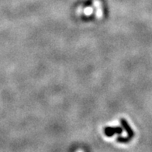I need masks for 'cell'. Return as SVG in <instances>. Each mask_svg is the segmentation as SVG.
<instances>
[{"instance_id": "1", "label": "cell", "mask_w": 152, "mask_h": 152, "mask_svg": "<svg viewBox=\"0 0 152 152\" xmlns=\"http://www.w3.org/2000/svg\"><path fill=\"white\" fill-rule=\"evenodd\" d=\"M123 132V129L121 127H108L105 128L104 133L107 137H112L115 134H121Z\"/></svg>"}, {"instance_id": "3", "label": "cell", "mask_w": 152, "mask_h": 152, "mask_svg": "<svg viewBox=\"0 0 152 152\" xmlns=\"http://www.w3.org/2000/svg\"><path fill=\"white\" fill-rule=\"evenodd\" d=\"M130 140V138L129 137H118V138H117V141H119V142H120V143H127V142H128Z\"/></svg>"}, {"instance_id": "2", "label": "cell", "mask_w": 152, "mask_h": 152, "mask_svg": "<svg viewBox=\"0 0 152 152\" xmlns=\"http://www.w3.org/2000/svg\"><path fill=\"white\" fill-rule=\"evenodd\" d=\"M121 123L122 124H123V127H124V128L126 129V131H127V134H128V137L131 139L133 137V134H133V130L131 129V127H130L129 124H128V123H127L126 120L121 119Z\"/></svg>"}]
</instances>
